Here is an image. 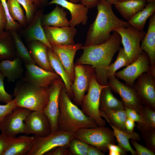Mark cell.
Wrapping results in <instances>:
<instances>
[{
    "mask_svg": "<svg viewBox=\"0 0 155 155\" xmlns=\"http://www.w3.org/2000/svg\"><path fill=\"white\" fill-rule=\"evenodd\" d=\"M130 142L136 150L137 155H154V152L147 147L142 145L135 140H131Z\"/></svg>",
    "mask_w": 155,
    "mask_h": 155,
    "instance_id": "7bdbcfd3",
    "label": "cell"
},
{
    "mask_svg": "<svg viewBox=\"0 0 155 155\" xmlns=\"http://www.w3.org/2000/svg\"><path fill=\"white\" fill-rule=\"evenodd\" d=\"M83 45L80 43L73 44L52 45V49L57 55L73 82L74 78V60L77 51Z\"/></svg>",
    "mask_w": 155,
    "mask_h": 155,
    "instance_id": "ac0fdd59",
    "label": "cell"
},
{
    "mask_svg": "<svg viewBox=\"0 0 155 155\" xmlns=\"http://www.w3.org/2000/svg\"><path fill=\"white\" fill-rule=\"evenodd\" d=\"M108 150H112L119 153L121 155L125 154L126 152L123 150L118 145H117L115 144H110L107 146Z\"/></svg>",
    "mask_w": 155,
    "mask_h": 155,
    "instance_id": "f907efd6",
    "label": "cell"
},
{
    "mask_svg": "<svg viewBox=\"0 0 155 155\" xmlns=\"http://www.w3.org/2000/svg\"><path fill=\"white\" fill-rule=\"evenodd\" d=\"M59 108L58 130L76 132L82 129L98 126L93 120L86 115L71 101L64 86L60 94Z\"/></svg>",
    "mask_w": 155,
    "mask_h": 155,
    "instance_id": "3957f363",
    "label": "cell"
},
{
    "mask_svg": "<svg viewBox=\"0 0 155 155\" xmlns=\"http://www.w3.org/2000/svg\"><path fill=\"white\" fill-rule=\"evenodd\" d=\"M135 121L127 118L125 121V127L126 131L128 133H133L135 127Z\"/></svg>",
    "mask_w": 155,
    "mask_h": 155,
    "instance_id": "c3c4849f",
    "label": "cell"
},
{
    "mask_svg": "<svg viewBox=\"0 0 155 155\" xmlns=\"http://www.w3.org/2000/svg\"><path fill=\"white\" fill-rule=\"evenodd\" d=\"M24 75L20 80L34 86L49 88L59 76L54 72L44 69L34 64H25Z\"/></svg>",
    "mask_w": 155,
    "mask_h": 155,
    "instance_id": "5bb4252c",
    "label": "cell"
},
{
    "mask_svg": "<svg viewBox=\"0 0 155 155\" xmlns=\"http://www.w3.org/2000/svg\"><path fill=\"white\" fill-rule=\"evenodd\" d=\"M45 154L47 155H71L69 146H58L48 152Z\"/></svg>",
    "mask_w": 155,
    "mask_h": 155,
    "instance_id": "ee69618b",
    "label": "cell"
},
{
    "mask_svg": "<svg viewBox=\"0 0 155 155\" xmlns=\"http://www.w3.org/2000/svg\"><path fill=\"white\" fill-rule=\"evenodd\" d=\"M125 110L127 118L130 119L137 123L140 122L141 117L139 113L132 109L125 107Z\"/></svg>",
    "mask_w": 155,
    "mask_h": 155,
    "instance_id": "f6af8a7d",
    "label": "cell"
},
{
    "mask_svg": "<svg viewBox=\"0 0 155 155\" xmlns=\"http://www.w3.org/2000/svg\"><path fill=\"white\" fill-rule=\"evenodd\" d=\"M133 87L143 105L155 111V75L143 73L135 80Z\"/></svg>",
    "mask_w": 155,
    "mask_h": 155,
    "instance_id": "4fadbf2b",
    "label": "cell"
},
{
    "mask_svg": "<svg viewBox=\"0 0 155 155\" xmlns=\"http://www.w3.org/2000/svg\"><path fill=\"white\" fill-rule=\"evenodd\" d=\"M20 80L16 84L13 95L17 106L43 112L48 102L49 88L38 87Z\"/></svg>",
    "mask_w": 155,
    "mask_h": 155,
    "instance_id": "277c9868",
    "label": "cell"
},
{
    "mask_svg": "<svg viewBox=\"0 0 155 155\" xmlns=\"http://www.w3.org/2000/svg\"><path fill=\"white\" fill-rule=\"evenodd\" d=\"M106 2L112 5H114L119 1V0H104Z\"/></svg>",
    "mask_w": 155,
    "mask_h": 155,
    "instance_id": "f5cc1de1",
    "label": "cell"
},
{
    "mask_svg": "<svg viewBox=\"0 0 155 155\" xmlns=\"http://www.w3.org/2000/svg\"><path fill=\"white\" fill-rule=\"evenodd\" d=\"M115 62L110 64L107 70V75L109 76L115 75L116 71L121 68L127 66L131 63L124 48H120Z\"/></svg>",
    "mask_w": 155,
    "mask_h": 155,
    "instance_id": "d590c367",
    "label": "cell"
},
{
    "mask_svg": "<svg viewBox=\"0 0 155 155\" xmlns=\"http://www.w3.org/2000/svg\"><path fill=\"white\" fill-rule=\"evenodd\" d=\"M120 35L123 48L131 63L136 60L142 53L140 42L146 32L129 25L127 27L119 26L113 30Z\"/></svg>",
    "mask_w": 155,
    "mask_h": 155,
    "instance_id": "ba28073f",
    "label": "cell"
},
{
    "mask_svg": "<svg viewBox=\"0 0 155 155\" xmlns=\"http://www.w3.org/2000/svg\"><path fill=\"white\" fill-rule=\"evenodd\" d=\"M89 144L75 138L72 140L69 148L72 155H87Z\"/></svg>",
    "mask_w": 155,
    "mask_h": 155,
    "instance_id": "8d00e7d4",
    "label": "cell"
},
{
    "mask_svg": "<svg viewBox=\"0 0 155 155\" xmlns=\"http://www.w3.org/2000/svg\"><path fill=\"white\" fill-rule=\"evenodd\" d=\"M112 91L108 84L102 90L100 98V111L106 112L124 109L122 101L115 97Z\"/></svg>",
    "mask_w": 155,
    "mask_h": 155,
    "instance_id": "83f0119b",
    "label": "cell"
},
{
    "mask_svg": "<svg viewBox=\"0 0 155 155\" xmlns=\"http://www.w3.org/2000/svg\"><path fill=\"white\" fill-rule=\"evenodd\" d=\"M7 2L9 13L12 19L22 27L26 26L27 23L26 16L20 3L17 0H7Z\"/></svg>",
    "mask_w": 155,
    "mask_h": 155,
    "instance_id": "e575fe53",
    "label": "cell"
},
{
    "mask_svg": "<svg viewBox=\"0 0 155 155\" xmlns=\"http://www.w3.org/2000/svg\"><path fill=\"white\" fill-rule=\"evenodd\" d=\"M34 138V136L26 135L11 138L3 155H26L32 146Z\"/></svg>",
    "mask_w": 155,
    "mask_h": 155,
    "instance_id": "d4e9b609",
    "label": "cell"
},
{
    "mask_svg": "<svg viewBox=\"0 0 155 155\" xmlns=\"http://www.w3.org/2000/svg\"><path fill=\"white\" fill-rule=\"evenodd\" d=\"M5 77L0 72V102L7 103L12 100V95L9 94L5 90L4 80Z\"/></svg>",
    "mask_w": 155,
    "mask_h": 155,
    "instance_id": "60d3db41",
    "label": "cell"
},
{
    "mask_svg": "<svg viewBox=\"0 0 155 155\" xmlns=\"http://www.w3.org/2000/svg\"><path fill=\"white\" fill-rule=\"evenodd\" d=\"M142 50L145 52L150 59L151 67L155 69V13L150 18L147 32L141 41Z\"/></svg>",
    "mask_w": 155,
    "mask_h": 155,
    "instance_id": "603a6c76",
    "label": "cell"
},
{
    "mask_svg": "<svg viewBox=\"0 0 155 155\" xmlns=\"http://www.w3.org/2000/svg\"><path fill=\"white\" fill-rule=\"evenodd\" d=\"M109 151L108 155H121L118 152L112 150Z\"/></svg>",
    "mask_w": 155,
    "mask_h": 155,
    "instance_id": "11a10c76",
    "label": "cell"
},
{
    "mask_svg": "<svg viewBox=\"0 0 155 155\" xmlns=\"http://www.w3.org/2000/svg\"><path fill=\"white\" fill-rule=\"evenodd\" d=\"M43 10L40 9L36 12L28 27L24 30L23 34L27 42L33 41H39L45 44L52 49L47 40L42 25L41 19Z\"/></svg>",
    "mask_w": 155,
    "mask_h": 155,
    "instance_id": "ffe728a7",
    "label": "cell"
},
{
    "mask_svg": "<svg viewBox=\"0 0 155 155\" xmlns=\"http://www.w3.org/2000/svg\"><path fill=\"white\" fill-rule=\"evenodd\" d=\"M46 0H39L41 4L44 3Z\"/></svg>",
    "mask_w": 155,
    "mask_h": 155,
    "instance_id": "680465c9",
    "label": "cell"
},
{
    "mask_svg": "<svg viewBox=\"0 0 155 155\" xmlns=\"http://www.w3.org/2000/svg\"><path fill=\"white\" fill-rule=\"evenodd\" d=\"M10 138L3 134H0V155H3L9 145Z\"/></svg>",
    "mask_w": 155,
    "mask_h": 155,
    "instance_id": "7dc6e473",
    "label": "cell"
},
{
    "mask_svg": "<svg viewBox=\"0 0 155 155\" xmlns=\"http://www.w3.org/2000/svg\"><path fill=\"white\" fill-rule=\"evenodd\" d=\"M106 120L112 128L118 145L125 152H129L132 155H137L136 151L134 150L130 145L129 140L131 139L136 141H140L139 135L135 132L128 133L115 127L107 120Z\"/></svg>",
    "mask_w": 155,
    "mask_h": 155,
    "instance_id": "f1b7e54d",
    "label": "cell"
},
{
    "mask_svg": "<svg viewBox=\"0 0 155 155\" xmlns=\"http://www.w3.org/2000/svg\"><path fill=\"white\" fill-rule=\"evenodd\" d=\"M69 1L75 3H78L80 1V0H69Z\"/></svg>",
    "mask_w": 155,
    "mask_h": 155,
    "instance_id": "9f6ffc18",
    "label": "cell"
},
{
    "mask_svg": "<svg viewBox=\"0 0 155 155\" xmlns=\"http://www.w3.org/2000/svg\"><path fill=\"white\" fill-rule=\"evenodd\" d=\"M15 44L9 31L0 33V60H12L16 57Z\"/></svg>",
    "mask_w": 155,
    "mask_h": 155,
    "instance_id": "f546056e",
    "label": "cell"
},
{
    "mask_svg": "<svg viewBox=\"0 0 155 155\" xmlns=\"http://www.w3.org/2000/svg\"><path fill=\"white\" fill-rule=\"evenodd\" d=\"M125 0H119V1H124ZM147 3L150 2H155V0H147Z\"/></svg>",
    "mask_w": 155,
    "mask_h": 155,
    "instance_id": "6f0895ef",
    "label": "cell"
},
{
    "mask_svg": "<svg viewBox=\"0 0 155 155\" xmlns=\"http://www.w3.org/2000/svg\"><path fill=\"white\" fill-rule=\"evenodd\" d=\"M100 111L102 117L108 120L115 127L126 131L125 124L127 117L124 109L106 112Z\"/></svg>",
    "mask_w": 155,
    "mask_h": 155,
    "instance_id": "d6a6232c",
    "label": "cell"
},
{
    "mask_svg": "<svg viewBox=\"0 0 155 155\" xmlns=\"http://www.w3.org/2000/svg\"><path fill=\"white\" fill-rule=\"evenodd\" d=\"M104 154L98 147L89 145L87 155H104Z\"/></svg>",
    "mask_w": 155,
    "mask_h": 155,
    "instance_id": "681fc988",
    "label": "cell"
},
{
    "mask_svg": "<svg viewBox=\"0 0 155 155\" xmlns=\"http://www.w3.org/2000/svg\"><path fill=\"white\" fill-rule=\"evenodd\" d=\"M32 111L27 108L17 107L7 115L0 122L1 134L9 138L25 133L24 121Z\"/></svg>",
    "mask_w": 155,
    "mask_h": 155,
    "instance_id": "30bf717a",
    "label": "cell"
},
{
    "mask_svg": "<svg viewBox=\"0 0 155 155\" xmlns=\"http://www.w3.org/2000/svg\"><path fill=\"white\" fill-rule=\"evenodd\" d=\"M24 134L38 137L47 136L51 133L50 121L43 112L32 111L24 121Z\"/></svg>",
    "mask_w": 155,
    "mask_h": 155,
    "instance_id": "2e32d148",
    "label": "cell"
},
{
    "mask_svg": "<svg viewBox=\"0 0 155 155\" xmlns=\"http://www.w3.org/2000/svg\"><path fill=\"white\" fill-rule=\"evenodd\" d=\"M74 78L71 86L73 103L80 105L85 93L88 91L90 78L95 73L94 68L88 65H74Z\"/></svg>",
    "mask_w": 155,
    "mask_h": 155,
    "instance_id": "8fae6325",
    "label": "cell"
},
{
    "mask_svg": "<svg viewBox=\"0 0 155 155\" xmlns=\"http://www.w3.org/2000/svg\"><path fill=\"white\" fill-rule=\"evenodd\" d=\"M67 12L63 8L57 5L51 12L43 14L41 22L43 27L52 26L62 27L69 26V21L67 18Z\"/></svg>",
    "mask_w": 155,
    "mask_h": 155,
    "instance_id": "484cf974",
    "label": "cell"
},
{
    "mask_svg": "<svg viewBox=\"0 0 155 155\" xmlns=\"http://www.w3.org/2000/svg\"><path fill=\"white\" fill-rule=\"evenodd\" d=\"M23 61L16 57L12 60H3L0 62V72L8 81L14 82L21 79L24 74Z\"/></svg>",
    "mask_w": 155,
    "mask_h": 155,
    "instance_id": "44dd1931",
    "label": "cell"
},
{
    "mask_svg": "<svg viewBox=\"0 0 155 155\" xmlns=\"http://www.w3.org/2000/svg\"><path fill=\"white\" fill-rule=\"evenodd\" d=\"M139 114L141 117L137 123V129L140 131L155 129V111L144 105Z\"/></svg>",
    "mask_w": 155,
    "mask_h": 155,
    "instance_id": "836d02e7",
    "label": "cell"
},
{
    "mask_svg": "<svg viewBox=\"0 0 155 155\" xmlns=\"http://www.w3.org/2000/svg\"><path fill=\"white\" fill-rule=\"evenodd\" d=\"M27 47L37 65L46 70L54 72L49 62L47 54L48 47L45 44L39 41H33L27 42Z\"/></svg>",
    "mask_w": 155,
    "mask_h": 155,
    "instance_id": "7402d4cb",
    "label": "cell"
},
{
    "mask_svg": "<svg viewBox=\"0 0 155 155\" xmlns=\"http://www.w3.org/2000/svg\"><path fill=\"white\" fill-rule=\"evenodd\" d=\"M17 107L13 99L5 104L0 105V122Z\"/></svg>",
    "mask_w": 155,
    "mask_h": 155,
    "instance_id": "b9f144b4",
    "label": "cell"
},
{
    "mask_svg": "<svg viewBox=\"0 0 155 155\" xmlns=\"http://www.w3.org/2000/svg\"><path fill=\"white\" fill-rule=\"evenodd\" d=\"M34 5L36 7H39L41 5V3L39 0H32Z\"/></svg>",
    "mask_w": 155,
    "mask_h": 155,
    "instance_id": "db71d44e",
    "label": "cell"
},
{
    "mask_svg": "<svg viewBox=\"0 0 155 155\" xmlns=\"http://www.w3.org/2000/svg\"><path fill=\"white\" fill-rule=\"evenodd\" d=\"M107 84L120 96L125 107L139 113L144 106L134 88L122 83L115 75L108 77Z\"/></svg>",
    "mask_w": 155,
    "mask_h": 155,
    "instance_id": "7c38bea8",
    "label": "cell"
},
{
    "mask_svg": "<svg viewBox=\"0 0 155 155\" xmlns=\"http://www.w3.org/2000/svg\"><path fill=\"white\" fill-rule=\"evenodd\" d=\"M9 31L14 41L16 56L20 58L24 64H36L35 61L31 57L28 49L24 44L17 31L15 30Z\"/></svg>",
    "mask_w": 155,
    "mask_h": 155,
    "instance_id": "1f68e13d",
    "label": "cell"
},
{
    "mask_svg": "<svg viewBox=\"0 0 155 155\" xmlns=\"http://www.w3.org/2000/svg\"><path fill=\"white\" fill-rule=\"evenodd\" d=\"M112 5L104 0H99L96 6L97 14L95 20L89 26L84 46L103 43L111 36V32L119 26L127 27V22L119 18L114 13Z\"/></svg>",
    "mask_w": 155,
    "mask_h": 155,
    "instance_id": "7a4b0ae2",
    "label": "cell"
},
{
    "mask_svg": "<svg viewBox=\"0 0 155 155\" xmlns=\"http://www.w3.org/2000/svg\"><path fill=\"white\" fill-rule=\"evenodd\" d=\"M22 5L25 12L27 23L31 22L36 12V7L32 0H17Z\"/></svg>",
    "mask_w": 155,
    "mask_h": 155,
    "instance_id": "74e56055",
    "label": "cell"
},
{
    "mask_svg": "<svg viewBox=\"0 0 155 155\" xmlns=\"http://www.w3.org/2000/svg\"><path fill=\"white\" fill-rule=\"evenodd\" d=\"M76 132L58 130L45 137L34 135L32 146L26 155H42L58 146H69Z\"/></svg>",
    "mask_w": 155,
    "mask_h": 155,
    "instance_id": "8992f818",
    "label": "cell"
},
{
    "mask_svg": "<svg viewBox=\"0 0 155 155\" xmlns=\"http://www.w3.org/2000/svg\"><path fill=\"white\" fill-rule=\"evenodd\" d=\"M47 54L51 67L62 80L68 95L71 99H73V95L71 88L73 82L69 75L52 49L48 47Z\"/></svg>",
    "mask_w": 155,
    "mask_h": 155,
    "instance_id": "cb8c5ba5",
    "label": "cell"
},
{
    "mask_svg": "<svg viewBox=\"0 0 155 155\" xmlns=\"http://www.w3.org/2000/svg\"><path fill=\"white\" fill-rule=\"evenodd\" d=\"M46 38L51 45H62L75 44L74 38L77 33L75 27H43Z\"/></svg>",
    "mask_w": 155,
    "mask_h": 155,
    "instance_id": "e0dca14e",
    "label": "cell"
},
{
    "mask_svg": "<svg viewBox=\"0 0 155 155\" xmlns=\"http://www.w3.org/2000/svg\"><path fill=\"white\" fill-rule=\"evenodd\" d=\"M75 138L96 146L102 151L108 150V144L115 143L113 130L105 126L81 129L76 132Z\"/></svg>",
    "mask_w": 155,
    "mask_h": 155,
    "instance_id": "52a82bcc",
    "label": "cell"
},
{
    "mask_svg": "<svg viewBox=\"0 0 155 155\" xmlns=\"http://www.w3.org/2000/svg\"><path fill=\"white\" fill-rule=\"evenodd\" d=\"M140 134L147 147L155 152V129L141 131Z\"/></svg>",
    "mask_w": 155,
    "mask_h": 155,
    "instance_id": "f35d334b",
    "label": "cell"
},
{
    "mask_svg": "<svg viewBox=\"0 0 155 155\" xmlns=\"http://www.w3.org/2000/svg\"><path fill=\"white\" fill-rule=\"evenodd\" d=\"M107 85L99 84L96 80L95 73L93 74L90 78L87 93L84 95L80 104L84 113L93 120L99 126H104L106 124V121L100 115L99 102L101 91Z\"/></svg>",
    "mask_w": 155,
    "mask_h": 155,
    "instance_id": "5b68a950",
    "label": "cell"
},
{
    "mask_svg": "<svg viewBox=\"0 0 155 155\" xmlns=\"http://www.w3.org/2000/svg\"><path fill=\"white\" fill-rule=\"evenodd\" d=\"M121 43L119 34L113 31L111 37L100 44L83 46V52L76 61L77 64L88 65L95 71L97 82L103 85H107L108 68L114 55L118 51Z\"/></svg>",
    "mask_w": 155,
    "mask_h": 155,
    "instance_id": "6da1fadb",
    "label": "cell"
},
{
    "mask_svg": "<svg viewBox=\"0 0 155 155\" xmlns=\"http://www.w3.org/2000/svg\"><path fill=\"white\" fill-rule=\"evenodd\" d=\"M56 4L67 9L71 18L69 25L73 27L80 24H86L88 19L89 9L81 3H75L67 0H52L47 5Z\"/></svg>",
    "mask_w": 155,
    "mask_h": 155,
    "instance_id": "d6986e66",
    "label": "cell"
},
{
    "mask_svg": "<svg viewBox=\"0 0 155 155\" xmlns=\"http://www.w3.org/2000/svg\"><path fill=\"white\" fill-rule=\"evenodd\" d=\"M155 12V2L147 3L141 10L134 15L127 22L129 25L143 30L148 19Z\"/></svg>",
    "mask_w": 155,
    "mask_h": 155,
    "instance_id": "4dcf8cb0",
    "label": "cell"
},
{
    "mask_svg": "<svg viewBox=\"0 0 155 155\" xmlns=\"http://www.w3.org/2000/svg\"><path fill=\"white\" fill-rule=\"evenodd\" d=\"M146 3L147 0H125L118 1L114 5L121 16L127 22L142 10Z\"/></svg>",
    "mask_w": 155,
    "mask_h": 155,
    "instance_id": "4316f807",
    "label": "cell"
},
{
    "mask_svg": "<svg viewBox=\"0 0 155 155\" xmlns=\"http://www.w3.org/2000/svg\"><path fill=\"white\" fill-rule=\"evenodd\" d=\"M7 18L4 8L0 1V33L3 32L6 27Z\"/></svg>",
    "mask_w": 155,
    "mask_h": 155,
    "instance_id": "bcb514c9",
    "label": "cell"
},
{
    "mask_svg": "<svg viewBox=\"0 0 155 155\" xmlns=\"http://www.w3.org/2000/svg\"><path fill=\"white\" fill-rule=\"evenodd\" d=\"M99 0H80L81 3L88 9H92L96 6Z\"/></svg>",
    "mask_w": 155,
    "mask_h": 155,
    "instance_id": "816d5d0a",
    "label": "cell"
},
{
    "mask_svg": "<svg viewBox=\"0 0 155 155\" xmlns=\"http://www.w3.org/2000/svg\"><path fill=\"white\" fill-rule=\"evenodd\" d=\"M146 72L155 75V70L150 66L148 55L142 51L136 60L123 69L116 72L114 75L116 77L125 82L127 85L133 87L138 77Z\"/></svg>",
    "mask_w": 155,
    "mask_h": 155,
    "instance_id": "9c48e42d",
    "label": "cell"
},
{
    "mask_svg": "<svg viewBox=\"0 0 155 155\" xmlns=\"http://www.w3.org/2000/svg\"><path fill=\"white\" fill-rule=\"evenodd\" d=\"M64 86L62 80L59 77L55 80L49 87V100L43 112L50 121L51 133L58 130L57 121L60 113L59 95Z\"/></svg>",
    "mask_w": 155,
    "mask_h": 155,
    "instance_id": "9a60e30c",
    "label": "cell"
},
{
    "mask_svg": "<svg viewBox=\"0 0 155 155\" xmlns=\"http://www.w3.org/2000/svg\"><path fill=\"white\" fill-rule=\"evenodd\" d=\"M0 1L4 8L7 18V24L5 30L17 31L19 30L22 27L17 22L13 20L11 18L7 7V0H0Z\"/></svg>",
    "mask_w": 155,
    "mask_h": 155,
    "instance_id": "ab89813d",
    "label": "cell"
}]
</instances>
